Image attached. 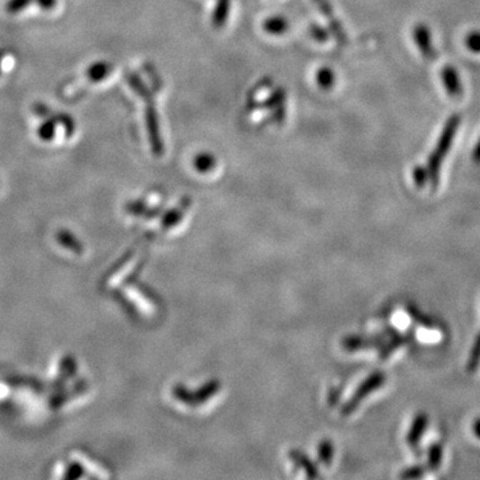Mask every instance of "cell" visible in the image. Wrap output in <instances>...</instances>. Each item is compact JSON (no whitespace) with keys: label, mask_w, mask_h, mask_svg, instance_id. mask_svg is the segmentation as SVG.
Segmentation results:
<instances>
[{"label":"cell","mask_w":480,"mask_h":480,"mask_svg":"<svg viewBox=\"0 0 480 480\" xmlns=\"http://www.w3.org/2000/svg\"><path fill=\"white\" fill-rule=\"evenodd\" d=\"M58 240H59L63 246H66L67 249H70V250L74 251V252L80 254V252L83 251L79 240L76 239V238H74L69 231H60L59 234H58Z\"/></svg>","instance_id":"cell-18"},{"label":"cell","mask_w":480,"mask_h":480,"mask_svg":"<svg viewBox=\"0 0 480 480\" xmlns=\"http://www.w3.org/2000/svg\"><path fill=\"white\" fill-rule=\"evenodd\" d=\"M194 166L200 174H209L216 167V158L210 152H201L195 156Z\"/></svg>","instance_id":"cell-13"},{"label":"cell","mask_w":480,"mask_h":480,"mask_svg":"<svg viewBox=\"0 0 480 480\" xmlns=\"http://www.w3.org/2000/svg\"><path fill=\"white\" fill-rule=\"evenodd\" d=\"M443 460V446L440 443H432L427 451V469L429 471H438Z\"/></svg>","instance_id":"cell-12"},{"label":"cell","mask_w":480,"mask_h":480,"mask_svg":"<svg viewBox=\"0 0 480 480\" xmlns=\"http://www.w3.org/2000/svg\"><path fill=\"white\" fill-rule=\"evenodd\" d=\"M231 0H216L215 9L211 15V23L215 29H223L230 16Z\"/></svg>","instance_id":"cell-8"},{"label":"cell","mask_w":480,"mask_h":480,"mask_svg":"<svg viewBox=\"0 0 480 480\" xmlns=\"http://www.w3.org/2000/svg\"><path fill=\"white\" fill-rule=\"evenodd\" d=\"M460 123H461V115L454 114L446 121L441 134H440L438 143L435 146L434 151L431 152L429 159H427V171L430 176L431 189L435 191L439 187L440 183V170L441 164L444 161V158L450 152L451 147L454 144V139L456 136V132L459 130Z\"/></svg>","instance_id":"cell-2"},{"label":"cell","mask_w":480,"mask_h":480,"mask_svg":"<svg viewBox=\"0 0 480 480\" xmlns=\"http://www.w3.org/2000/svg\"><path fill=\"white\" fill-rule=\"evenodd\" d=\"M441 81L444 90L454 99H459L463 95V83L460 79L459 72L452 66H446L441 70Z\"/></svg>","instance_id":"cell-7"},{"label":"cell","mask_w":480,"mask_h":480,"mask_svg":"<svg viewBox=\"0 0 480 480\" xmlns=\"http://www.w3.org/2000/svg\"><path fill=\"white\" fill-rule=\"evenodd\" d=\"M314 3L316 4V7L319 9L320 12L323 14V16L327 20L332 36L336 39L340 46H346L349 43V36L346 34L343 24L335 16V12H334L330 0H314Z\"/></svg>","instance_id":"cell-4"},{"label":"cell","mask_w":480,"mask_h":480,"mask_svg":"<svg viewBox=\"0 0 480 480\" xmlns=\"http://www.w3.org/2000/svg\"><path fill=\"white\" fill-rule=\"evenodd\" d=\"M335 72L329 69V67H321L320 70L316 72V83L319 86V89L324 91H329L334 87L335 84Z\"/></svg>","instance_id":"cell-14"},{"label":"cell","mask_w":480,"mask_h":480,"mask_svg":"<svg viewBox=\"0 0 480 480\" xmlns=\"http://www.w3.org/2000/svg\"><path fill=\"white\" fill-rule=\"evenodd\" d=\"M111 71H112V64L111 63H107V61H96L87 70V78L91 81H94V83H98V81L106 79L110 75Z\"/></svg>","instance_id":"cell-11"},{"label":"cell","mask_w":480,"mask_h":480,"mask_svg":"<svg viewBox=\"0 0 480 480\" xmlns=\"http://www.w3.org/2000/svg\"><path fill=\"white\" fill-rule=\"evenodd\" d=\"M319 455L321 460H323L326 464L330 463V460L332 459V444H331L330 441H324V443L321 444Z\"/></svg>","instance_id":"cell-24"},{"label":"cell","mask_w":480,"mask_h":480,"mask_svg":"<svg viewBox=\"0 0 480 480\" xmlns=\"http://www.w3.org/2000/svg\"><path fill=\"white\" fill-rule=\"evenodd\" d=\"M34 3H35L36 6H39L41 10L51 11L56 7L58 0H34Z\"/></svg>","instance_id":"cell-25"},{"label":"cell","mask_w":480,"mask_h":480,"mask_svg":"<svg viewBox=\"0 0 480 480\" xmlns=\"http://www.w3.org/2000/svg\"><path fill=\"white\" fill-rule=\"evenodd\" d=\"M0 60H1V52H0Z\"/></svg>","instance_id":"cell-29"},{"label":"cell","mask_w":480,"mask_h":480,"mask_svg":"<svg viewBox=\"0 0 480 480\" xmlns=\"http://www.w3.org/2000/svg\"><path fill=\"white\" fill-rule=\"evenodd\" d=\"M80 475H81V469H80L79 464H75V466H72L70 470H69V472L66 474V478H67V479H72V478H78Z\"/></svg>","instance_id":"cell-26"},{"label":"cell","mask_w":480,"mask_h":480,"mask_svg":"<svg viewBox=\"0 0 480 480\" xmlns=\"http://www.w3.org/2000/svg\"><path fill=\"white\" fill-rule=\"evenodd\" d=\"M427 472H429V469H427L426 464H416V466H412L410 469L401 471L399 478L407 480L419 479V478H423Z\"/></svg>","instance_id":"cell-19"},{"label":"cell","mask_w":480,"mask_h":480,"mask_svg":"<svg viewBox=\"0 0 480 480\" xmlns=\"http://www.w3.org/2000/svg\"><path fill=\"white\" fill-rule=\"evenodd\" d=\"M126 79L129 81L131 89L135 91L146 104V127H147V134H149V141H150L151 150L154 155L161 156L164 154V141L161 138V131H160L159 116L158 111L155 107V100L151 94L150 89L143 83V80L135 74L129 72L126 75Z\"/></svg>","instance_id":"cell-1"},{"label":"cell","mask_w":480,"mask_h":480,"mask_svg":"<svg viewBox=\"0 0 480 480\" xmlns=\"http://www.w3.org/2000/svg\"><path fill=\"white\" fill-rule=\"evenodd\" d=\"M189 206H190V200L186 199L184 201H180L178 207H175L174 210L167 212L164 215V218H163V227L164 229L175 227L178 224V221L183 218V215H184L186 210L189 209Z\"/></svg>","instance_id":"cell-10"},{"label":"cell","mask_w":480,"mask_h":480,"mask_svg":"<svg viewBox=\"0 0 480 480\" xmlns=\"http://www.w3.org/2000/svg\"><path fill=\"white\" fill-rule=\"evenodd\" d=\"M407 312L410 314V316L414 319V321H416L418 324L423 326V327H426V329H435V327L438 326L435 320L430 318V316H427L426 314L420 312L418 309H415V307H412V306H409Z\"/></svg>","instance_id":"cell-16"},{"label":"cell","mask_w":480,"mask_h":480,"mask_svg":"<svg viewBox=\"0 0 480 480\" xmlns=\"http://www.w3.org/2000/svg\"><path fill=\"white\" fill-rule=\"evenodd\" d=\"M384 381H386V375H384L383 372H375V374L370 375V376L366 379L364 383H361V386H360L358 391L355 392L354 398L347 403V406L344 407L343 412H344V414H351V412H354V411L358 409V406H359L360 403L369 396V394L374 392V391L379 390Z\"/></svg>","instance_id":"cell-3"},{"label":"cell","mask_w":480,"mask_h":480,"mask_svg":"<svg viewBox=\"0 0 480 480\" xmlns=\"http://www.w3.org/2000/svg\"><path fill=\"white\" fill-rule=\"evenodd\" d=\"M480 366V332L476 335L475 341L472 344V349L470 351V356L467 360V367L466 370L469 374H474L475 371L479 369Z\"/></svg>","instance_id":"cell-15"},{"label":"cell","mask_w":480,"mask_h":480,"mask_svg":"<svg viewBox=\"0 0 480 480\" xmlns=\"http://www.w3.org/2000/svg\"><path fill=\"white\" fill-rule=\"evenodd\" d=\"M58 121L59 119L58 118H51V119L46 120L38 130V135L41 140L44 141H51L54 135H55V131H56V126H58Z\"/></svg>","instance_id":"cell-17"},{"label":"cell","mask_w":480,"mask_h":480,"mask_svg":"<svg viewBox=\"0 0 480 480\" xmlns=\"http://www.w3.org/2000/svg\"><path fill=\"white\" fill-rule=\"evenodd\" d=\"M464 43L471 52L480 54V31H471L470 34L466 36Z\"/></svg>","instance_id":"cell-22"},{"label":"cell","mask_w":480,"mask_h":480,"mask_svg":"<svg viewBox=\"0 0 480 480\" xmlns=\"http://www.w3.org/2000/svg\"><path fill=\"white\" fill-rule=\"evenodd\" d=\"M472 159H474L475 163L480 164V139L478 140V143H476V146L474 149V152H472Z\"/></svg>","instance_id":"cell-27"},{"label":"cell","mask_w":480,"mask_h":480,"mask_svg":"<svg viewBox=\"0 0 480 480\" xmlns=\"http://www.w3.org/2000/svg\"><path fill=\"white\" fill-rule=\"evenodd\" d=\"M472 430H474V434H475V436L478 438V439H480V418L479 419L475 420L474 421V426H472Z\"/></svg>","instance_id":"cell-28"},{"label":"cell","mask_w":480,"mask_h":480,"mask_svg":"<svg viewBox=\"0 0 480 480\" xmlns=\"http://www.w3.org/2000/svg\"><path fill=\"white\" fill-rule=\"evenodd\" d=\"M290 24L286 18L283 16H271L269 19L264 20L263 21V30L266 31L267 34L270 35H283L286 34V31L289 30Z\"/></svg>","instance_id":"cell-9"},{"label":"cell","mask_w":480,"mask_h":480,"mask_svg":"<svg viewBox=\"0 0 480 480\" xmlns=\"http://www.w3.org/2000/svg\"><path fill=\"white\" fill-rule=\"evenodd\" d=\"M412 38H414L416 47L419 49L420 54L423 55V58L429 60H434L436 58V51L432 44L431 31L426 24L423 23L416 24L412 30Z\"/></svg>","instance_id":"cell-5"},{"label":"cell","mask_w":480,"mask_h":480,"mask_svg":"<svg viewBox=\"0 0 480 480\" xmlns=\"http://www.w3.org/2000/svg\"><path fill=\"white\" fill-rule=\"evenodd\" d=\"M429 426V416L424 412H419L411 424L410 431L407 434V444L410 447L411 451L420 458L421 456V450H420V440L424 434V431L427 430Z\"/></svg>","instance_id":"cell-6"},{"label":"cell","mask_w":480,"mask_h":480,"mask_svg":"<svg viewBox=\"0 0 480 480\" xmlns=\"http://www.w3.org/2000/svg\"><path fill=\"white\" fill-rule=\"evenodd\" d=\"M311 36L315 40H318L320 43H324L329 40V32H326L324 29H321L318 24H312L311 26Z\"/></svg>","instance_id":"cell-23"},{"label":"cell","mask_w":480,"mask_h":480,"mask_svg":"<svg viewBox=\"0 0 480 480\" xmlns=\"http://www.w3.org/2000/svg\"><path fill=\"white\" fill-rule=\"evenodd\" d=\"M412 180L418 189H423L427 183H430V176L427 167L424 166H415L412 170Z\"/></svg>","instance_id":"cell-20"},{"label":"cell","mask_w":480,"mask_h":480,"mask_svg":"<svg viewBox=\"0 0 480 480\" xmlns=\"http://www.w3.org/2000/svg\"><path fill=\"white\" fill-rule=\"evenodd\" d=\"M32 3L34 0H9L6 3V11L11 15H16L23 12L27 7H30Z\"/></svg>","instance_id":"cell-21"}]
</instances>
